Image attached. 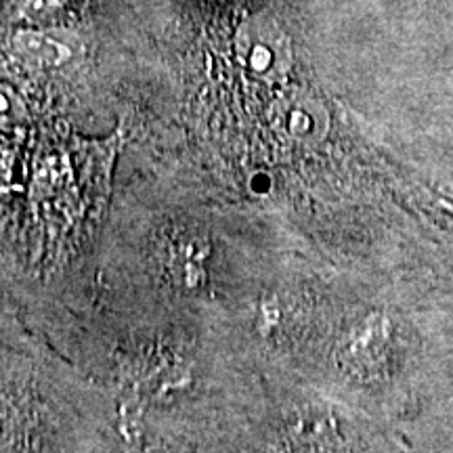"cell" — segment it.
Wrapping results in <instances>:
<instances>
[{"label": "cell", "instance_id": "cell-1", "mask_svg": "<svg viewBox=\"0 0 453 453\" xmlns=\"http://www.w3.org/2000/svg\"><path fill=\"white\" fill-rule=\"evenodd\" d=\"M240 49L243 64L260 76H277L290 65V44L275 26L254 19L242 30Z\"/></svg>", "mask_w": 453, "mask_h": 453}, {"label": "cell", "instance_id": "cell-2", "mask_svg": "<svg viewBox=\"0 0 453 453\" xmlns=\"http://www.w3.org/2000/svg\"><path fill=\"white\" fill-rule=\"evenodd\" d=\"M15 47L21 50V55L27 57V59L38 61L41 65H57L72 55V50L65 44L53 41L47 34H19L15 38Z\"/></svg>", "mask_w": 453, "mask_h": 453}]
</instances>
